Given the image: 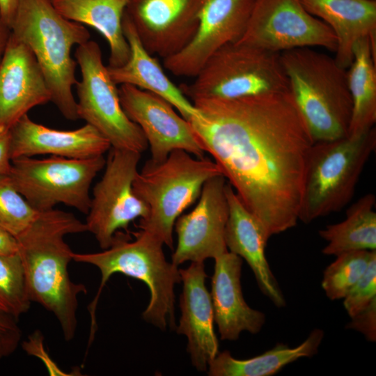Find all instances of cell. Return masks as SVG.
Masks as SVG:
<instances>
[{"instance_id": "cell-1", "label": "cell", "mask_w": 376, "mask_h": 376, "mask_svg": "<svg viewBox=\"0 0 376 376\" xmlns=\"http://www.w3.org/2000/svg\"><path fill=\"white\" fill-rule=\"evenodd\" d=\"M192 102L197 141L245 207L270 237L295 227L314 141L290 91Z\"/></svg>"}, {"instance_id": "cell-2", "label": "cell", "mask_w": 376, "mask_h": 376, "mask_svg": "<svg viewBox=\"0 0 376 376\" xmlns=\"http://www.w3.org/2000/svg\"><path fill=\"white\" fill-rule=\"evenodd\" d=\"M86 231L85 223L72 213L52 209L40 212L15 237L29 298L55 316L66 341L75 336L78 297L87 293V288L70 277L73 251L64 237Z\"/></svg>"}, {"instance_id": "cell-3", "label": "cell", "mask_w": 376, "mask_h": 376, "mask_svg": "<svg viewBox=\"0 0 376 376\" xmlns=\"http://www.w3.org/2000/svg\"><path fill=\"white\" fill-rule=\"evenodd\" d=\"M132 240L128 233L117 232L111 246L97 253H72V260L96 267L101 274L97 292L88 305L91 327L88 345L97 330L95 312L101 292L109 278L120 273L140 280L150 293L149 304L142 316L162 330L169 325L175 329L174 286L181 282L178 266L166 260L164 244L152 235L140 230Z\"/></svg>"}, {"instance_id": "cell-4", "label": "cell", "mask_w": 376, "mask_h": 376, "mask_svg": "<svg viewBox=\"0 0 376 376\" xmlns=\"http://www.w3.org/2000/svg\"><path fill=\"white\" fill-rule=\"evenodd\" d=\"M289 91L314 142L349 136L352 102L347 69L313 47L281 52Z\"/></svg>"}, {"instance_id": "cell-5", "label": "cell", "mask_w": 376, "mask_h": 376, "mask_svg": "<svg viewBox=\"0 0 376 376\" xmlns=\"http://www.w3.org/2000/svg\"><path fill=\"white\" fill-rule=\"evenodd\" d=\"M10 28L12 35L35 56L49 88L51 102L66 119H79L72 93L77 82V63L71 51L90 40L87 29L63 17L51 0H18Z\"/></svg>"}, {"instance_id": "cell-6", "label": "cell", "mask_w": 376, "mask_h": 376, "mask_svg": "<svg viewBox=\"0 0 376 376\" xmlns=\"http://www.w3.org/2000/svg\"><path fill=\"white\" fill-rule=\"evenodd\" d=\"M220 175L214 161L182 150L172 151L162 162L148 159L133 182L135 194L148 210L138 228L173 249L175 221L199 198L205 182Z\"/></svg>"}, {"instance_id": "cell-7", "label": "cell", "mask_w": 376, "mask_h": 376, "mask_svg": "<svg viewBox=\"0 0 376 376\" xmlns=\"http://www.w3.org/2000/svg\"><path fill=\"white\" fill-rule=\"evenodd\" d=\"M376 148V131L314 142L306 162L299 220L308 224L340 211L352 198Z\"/></svg>"}, {"instance_id": "cell-8", "label": "cell", "mask_w": 376, "mask_h": 376, "mask_svg": "<svg viewBox=\"0 0 376 376\" xmlns=\"http://www.w3.org/2000/svg\"><path fill=\"white\" fill-rule=\"evenodd\" d=\"M194 78L191 84L180 87L191 102L289 91L281 53L238 41L214 53Z\"/></svg>"}, {"instance_id": "cell-9", "label": "cell", "mask_w": 376, "mask_h": 376, "mask_svg": "<svg viewBox=\"0 0 376 376\" xmlns=\"http://www.w3.org/2000/svg\"><path fill=\"white\" fill-rule=\"evenodd\" d=\"M105 163L103 155L86 159L21 157L11 160L8 175L17 190L38 212L63 203L87 214L91 185Z\"/></svg>"}, {"instance_id": "cell-10", "label": "cell", "mask_w": 376, "mask_h": 376, "mask_svg": "<svg viewBox=\"0 0 376 376\" xmlns=\"http://www.w3.org/2000/svg\"><path fill=\"white\" fill-rule=\"evenodd\" d=\"M75 57L81 75L76 84L79 118L94 127L113 148L140 153L146 150L148 142L123 109L118 85L102 61L99 45L90 40L79 45Z\"/></svg>"}, {"instance_id": "cell-11", "label": "cell", "mask_w": 376, "mask_h": 376, "mask_svg": "<svg viewBox=\"0 0 376 376\" xmlns=\"http://www.w3.org/2000/svg\"><path fill=\"white\" fill-rule=\"evenodd\" d=\"M141 155L111 147L104 174L93 188L85 224L102 249L111 246L117 232L148 214L146 205L133 190Z\"/></svg>"}, {"instance_id": "cell-12", "label": "cell", "mask_w": 376, "mask_h": 376, "mask_svg": "<svg viewBox=\"0 0 376 376\" xmlns=\"http://www.w3.org/2000/svg\"><path fill=\"white\" fill-rule=\"evenodd\" d=\"M238 42L279 53L314 47L335 52L337 47L331 29L299 0H253Z\"/></svg>"}, {"instance_id": "cell-13", "label": "cell", "mask_w": 376, "mask_h": 376, "mask_svg": "<svg viewBox=\"0 0 376 376\" xmlns=\"http://www.w3.org/2000/svg\"><path fill=\"white\" fill-rule=\"evenodd\" d=\"M253 1L205 0L194 36L180 51L164 59L165 68L178 77H196L214 53L241 38Z\"/></svg>"}, {"instance_id": "cell-14", "label": "cell", "mask_w": 376, "mask_h": 376, "mask_svg": "<svg viewBox=\"0 0 376 376\" xmlns=\"http://www.w3.org/2000/svg\"><path fill=\"white\" fill-rule=\"evenodd\" d=\"M118 93L125 114L139 127L150 146L151 160L162 162L175 150L204 157L189 122L167 100L127 84L120 85Z\"/></svg>"}, {"instance_id": "cell-15", "label": "cell", "mask_w": 376, "mask_h": 376, "mask_svg": "<svg viewBox=\"0 0 376 376\" xmlns=\"http://www.w3.org/2000/svg\"><path fill=\"white\" fill-rule=\"evenodd\" d=\"M226 185L223 175L207 180L195 207L175 221L178 243L172 254L174 265L204 262L228 251L225 242L228 217Z\"/></svg>"}, {"instance_id": "cell-16", "label": "cell", "mask_w": 376, "mask_h": 376, "mask_svg": "<svg viewBox=\"0 0 376 376\" xmlns=\"http://www.w3.org/2000/svg\"><path fill=\"white\" fill-rule=\"evenodd\" d=\"M205 0H129L125 14L143 47L164 59L194 36Z\"/></svg>"}, {"instance_id": "cell-17", "label": "cell", "mask_w": 376, "mask_h": 376, "mask_svg": "<svg viewBox=\"0 0 376 376\" xmlns=\"http://www.w3.org/2000/svg\"><path fill=\"white\" fill-rule=\"evenodd\" d=\"M51 97L35 56L11 33L0 63V132L9 131L29 110Z\"/></svg>"}, {"instance_id": "cell-18", "label": "cell", "mask_w": 376, "mask_h": 376, "mask_svg": "<svg viewBox=\"0 0 376 376\" xmlns=\"http://www.w3.org/2000/svg\"><path fill=\"white\" fill-rule=\"evenodd\" d=\"M182 291L180 297L181 316L175 327L187 338V351L198 371L207 370L219 353V342L214 329V310L211 295L205 285L207 277L203 262H191L180 269Z\"/></svg>"}, {"instance_id": "cell-19", "label": "cell", "mask_w": 376, "mask_h": 376, "mask_svg": "<svg viewBox=\"0 0 376 376\" xmlns=\"http://www.w3.org/2000/svg\"><path fill=\"white\" fill-rule=\"evenodd\" d=\"M11 160L21 157L50 155L72 159L103 155L109 141L94 127L86 123L73 130H60L22 116L9 130Z\"/></svg>"}, {"instance_id": "cell-20", "label": "cell", "mask_w": 376, "mask_h": 376, "mask_svg": "<svg viewBox=\"0 0 376 376\" xmlns=\"http://www.w3.org/2000/svg\"><path fill=\"white\" fill-rule=\"evenodd\" d=\"M228 217L225 229L228 251L244 259L261 292L278 308L285 299L265 256L270 236L260 221L245 207L229 183L226 185Z\"/></svg>"}, {"instance_id": "cell-21", "label": "cell", "mask_w": 376, "mask_h": 376, "mask_svg": "<svg viewBox=\"0 0 376 376\" xmlns=\"http://www.w3.org/2000/svg\"><path fill=\"white\" fill-rule=\"evenodd\" d=\"M214 260L210 295L221 339L236 340L242 331L258 334L265 323V315L251 308L244 299L242 258L228 251Z\"/></svg>"}, {"instance_id": "cell-22", "label": "cell", "mask_w": 376, "mask_h": 376, "mask_svg": "<svg viewBox=\"0 0 376 376\" xmlns=\"http://www.w3.org/2000/svg\"><path fill=\"white\" fill-rule=\"evenodd\" d=\"M123 29L130 54L122 65L109 68V73L116 85L127 84L150 92L167 100L186 120L201 116L199 111L174 84L159 62L143 47L135 29L124 13Z\"/></svg>"}, {"instance_id": "cell-23", "label": "cell", "mask_w": 376, "mask_h": 376, "mask_svg": "<svg viewBox=\"0 0 376 376\" xmlns=\"http://www.w3.org/2000/svg\"><path fill=\"white\" fill-rule=\"evenodd\" d=\"M313 16L333 31L337 42L334 57L347 69L356 42L376 33V0H299Z\"/></svg>"}, {"instance_id": "cell-24", "label": "cell", "mask_w": 376, "mask_h": 376, "mask_svg": "<svg viewBox=\"0 0 376 376\" xmlns=\"http://www.w3.org/2000/svg\"><path fill=\"white\" fill-rule=\"evenodd\" d=\"M63 17L95 28L109 47L107 66L118 67L129 58L130 49L123 33V18L129 0H51Z\"/></svg>"}, {"instance_id": "cell-25", "label": "cell", "mask_w": 376, "mask_h": 376, "mask_svg": "<svg viewBox=\"0 0 376 376\" xmlns=\"http://www.w3.org/2000/svg\"><path fill=\"white\" fill-rule=\"evenodd\" d=\"M324 333L320 329H314L299 345L290 347L284 343H278L271 350L246 359L234 358L225 350L218 354L208 365L210 376H271L283 368L301 358L315 355L323 340Z\"/></svg>"}, {"instance_id": "cell-26", "label": "cell", "mask_w": 376, "mask_h": 376, "mask_svg": "<svg viewBox=\"0 0 376 376\" xmlns=\"http://www.w3.org/2000/svg\"><path fill=\"white\" fill-rule=\"evenodd\" d=\"M375 202L373 194L364 195L347 209L343 221L319 230L327 242L322 253L337 256L353 251L376 250Z\"/></svg>"}, {"instance_id": "cell-27", "label": "cell", "mask_w": 376, "mask_h": 376, "mask_svg": "<svg viewBox=\"0 0 376 376\" xmlns=\"http://www.w3.org/2000/svg\"><path fill=\"white\" fill-rule=\"evenodd\" d=\"M347 81L352 102L349 136L357 135L374 127L376 122V60L369 37L359 40L354 46Z\"/></svg>"}, {"instance_id": "cell-28", "label": "cell", "mask_w": 376, "mask_h": 376, "mask_svg": "<svg viewBox=\"0 0 376 376\" xmlns=\"http://www.w3.org/2000/svg\"><path fill=\"white\" fill-rule=\"evenodd\" d=\"M376 250L353 251L341 253L328 265L322 279V288L331 300L343 299L368 267Z\"/></svg>"}, {"instance_id": "cell-29", "label": "cell", "mask_w": 376, "mask_h": 376, "mask_svg": "<svg viewBox=\"0 0 376 376\" xmlns=\"http://www.w3.org/2000/svg\"><path fill=\"white\" fill-rule=\"evenodd\" d=\"M31 303L18 253L0 256V313L18 320Z\"/></svg>"}, {"instance_id": "cell-30", "label": "cell", "mask_w": 376, "mask_h": 376, "mask_svg": "<svg viewBox=\"0 0 376 376\" xmlns=\"http://www.w3.org/2000/svg\"><path fill=\"white\" fill-rule=\"evenodd\" d=\"M39 213L17 190L9 175L0 174V226L17 237Z\"/></svg>"}, {"instance_id": "cell-31", "label": "cell", "mask_w": 376, "mask_h": 376, "mask_svg": "<svg viewBox=\"0 0 376 376\" xmlns=\"http://www.w3.org/2000/svg\"><path fill=\"white\" fill-rule=\"evenodd\" d=\"M376 299V255L366 271L343 298V306L351 318Z\"/></svg>"}, {"instance_id": "cell-32", "label": "cell", "mask_w": 376, "mask_h": 376, "mask_svg": "<svg viewBox=\"0 0 376 376\" xmlns=\"http://www.w3.org/2000/svg\"><path fill=\"white\" fill-rule=\"evenodd\" d=\"M22 346L29 355L38 357L43 362L50 375L75 376L81 375V372L77 369L67 373L59 368L45 349L44 337L39 330H36L30 334L26 340L22 342Z\"/></svg>"}, {"instance_id": "cell-33", "label": "cell", "mask_w": 376, "mask_h": 376, "mask_svg": "<svg viewBox=\"0 0 376 376\" xmlns=\"http://www.w3.org/2000/svg\"><path fill=\"white\" fill-rule=\"evenodd\" d=\"M17 321L0 313V355L3 358L13 354L20 342L22 331Z\"/></svg>"}, {"instance_id": "cell-34", "label": "cell", "mask_w": 376, "mask_h": 376, "mask_svg": "<svg viewBox=\"0 0 376 376\" xmlns=\"http://www.w3.org/2000/svg\"><path fill=\"white\" fill-rule=\"evenodd\" d=\"M350 318L347 329L360 332L368 341H376V299Z\"/></svg>"}, {"instance_id": "cell-35", "label": "cell", "mask_w": 376, "mask_h": 376, "mask_svg": "<svg viewBox=\"0 0 376 376\" xmlns=\"http://www.w3.org/2000/svg\"><path fill=\"white\" fill-rule=\"evenodd\" d=\"M11 168L10 132H0V174H8Z\"/></svg>"}, {"instance_id": "cell-36", "label": "cell", "mask_w": 376, "mask_h": 376, "mask_svg": "<svg viewBox=\"0 0 376 376\" xmlns=\"http://www.w3.org/2000/svg\"><path fill=\"white\" fill-rule=\"evenodd\" d=\"M18 253L16 237L0 226V256H10Z\"/></svg>"}, {"instance_id": "cell-37", "label": "cell", "mask_w": 376, "mask_h": 376, "mask_svg": "<svg viewBox=\"0 0 376 376\" xmlns=\"http://www.w3.org/2000/svg\"><path fill=\"white\" fill-rule=\"evenodd\" d=\"M11 36V28L0 12V63Z\"/></svg>"}, {"instance_id": "cell-38", "label": "cell", "mask_w": 376, "mask_h": 376, "mask_svg": "<svg viewBox=\"0 0 376 376\" xmlns=\"http://www.w3.org/2000/svg\"><path fill=\"white\" fill-rule=\"evenodd\" d=\"M17 4L18 0H0V12L10 26L15 16Z\"/></svg>"}, {"instance_id": "cell-39", "label": "cell", "mask_w": 376, "mask_h": 376, "mask_svg": "<svg viewBox=\"0 0 376 376\" xmlns=\"http://www.w3.org/2000/svg\"><path fill=\"white\" fill-rule=\"evenodd\" d=\"M3 357L0 355V359H1Z\"/></svg>"}]
</instances>
